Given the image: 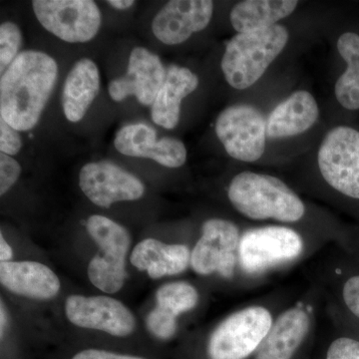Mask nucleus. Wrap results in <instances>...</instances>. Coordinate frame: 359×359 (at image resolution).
Instances as JSON below:
<instances>
[{"label":"nucleus","mask_w":359,"mask_h":359,"mask_svg":"<svg viewBox=\"0 0 359 359\" xmlns=\"http://www.w3.org/2000/svg\"><path fill=\"white\" fill-rule=\"evenodd\" d=\"M212 11L214 4L210 0H172L156 14L153 33L162 43H183L207 27Z\"/></svg>","instance_id":"obj_15"},{"label":"nucleus","mask_w":359,"mask_h":359,"mask_svg":"<svg viewBox=\"0 0 359 359\" xmlns=\"http://www.w3.org/2000/svg\"><path fill=\"white\" fill-rule=\"evenodd\" d=\"M299 2L292 0H245L231 9V25L238 33L266 29L287 18Z\"/></svg>","instance_id":"obj_22"},{"label":"nucleus","mask_w":359,"mask_h":359,"mask_svg":"<svg viewBox=\"0 0 359 359\" xmlns=\"http://www.w3.org/2000/svg\"><path fill=\"white\" fill-rule=\"evenodd\" d=\"M33 11L44 29L69 43H84L101 27L100 9L92 0H34Z\"/></svg>","instance_id":"obj_7"},{"label":"nucleus","mask_w":359,"mask_h":359,"mask_svg":"<svg viewBox=\"0 0 359 359\" xmlns=\"http://www.w3.org/2000/svg\"><path fill=\"white\" fill-rule=\"evenodd\" d=\"M108 4L118 9V11H125V9L133 6L135 1L133 0H109Z\"/></svg>","instance_id":"obj_33"},{"label":"nucleus","mask_w":359,"mask_h":359,"mask_svg":"<svg viewBox=\"0 0 359 359\" xmlns=\"http://www.w3.org/2000/svg\"><path fill=\"white\" fill-rule=\"evenodd\" d=\"M114 146L123 155L147 158L167 168L182 167L187 160L183 142L171 137L158 139L156 130L143 123L125 125L118 130Z\"/></svg>","instance_id":"obj_14"},{"label":"nucleus","mask_w":359,"mask_h":359,"mask_svg":"<svg viewBox=\"0 0 359 359\" xmlns=\"http://www.w3.org/2000/svg\"><path fill=\"white\" fill-rule=\"evenodd\" d=\"M198 86L199 79L192 71L182 66H170L151 109L153 122L163 128L174 129L179 123L182 101Z\"/></svg>","instance_id":"obj_20"},{"label":"nucleus","mask_w":359,"mask_h":359,"mask_svg":"<svg viewBox=\"0 0 359 359\" xmlns=\"http://www.w3.org/2000/svg\"><path fill=\"white\" fill-rule=\"evenodd\" d=\"M22 141L20 131L0 118V150L4 154L13 156L20 152Z\"/></svg>","instance_id":"obj_29"},{"label":"nucleus","mask_w":359,"mask_h":359,"mask_svg":"<svg viewBox=\"0 0 359 359\" xmlns=\"http://www.w3.org/2000/svg\"><path fill=\"white\" fill-rule=\"evenodd\" d=\"M69 359H148L141 355L135 354L117 353V351H109V349L83 348L73 354Z\"/></svg>","instance_id":"obj_31"},{"label":"nucleus","mask_w":359,"mask_h":359,"mask_svg":"<svg viewBox=\"0 0 359 359\" xmlns=\"http://www.w3.org/2000/svg\"><path fill=\"white\" fill-rule=\"evenodd\" d=\"M240 231L233 222L210 219L202 226V235L191 252V266L196 273H218L231 278L238 264Z\"/></svg>","instance_id":"obj_10"},{"label":"nucleus","mask_w":359,"mask_h":359,"mask_svg":"<svg viewBox=\"0 0 359 359\" xmlns=\"http://www.w3.org/2000/svg\"><path fill=\"white\" fill-rule=\"evenodd\" d=\"M149 332L160 340H169L178 330V318L156 306L146 318Z\"/></svg>","instance_id":"obj_26"},{"label":"nucleus","mask_w":359,"mask_h":359,"mask_svg":"<svg viewBox=\"0 0 359 359\" xmlns=\"http://www.w3.org/2000/svg\"><path fill=\"white\" fill-rule=\"evenodd\" d=\"M21 174V167L11 156L0 154V195L8 192L18 182Z\"/></svg>","instance_id":"obj_27"},{"label":"nucleus","mask_w":359,"mask_h":359,"mask_svg":"<svg viewBox=\"0 0 359 359\" xmlns=\"http://www.w3.org/2000/svg\"><path fill=\"white\" fill-rule=\"evenodd\" d=\"M228 197L238 212L256 221L297 223L306 214L301 198L282 180L271 175L238 174L229 185Z\"/></svg>","instance_id":"obj_2"},{"label":"nucleus","mask_w":359,"mask_h":359,"mask_svg":"<svg viewBox=\"0 0 359 359\" xmlns=\"http://www.w3.org/2000/svg\"><path fill=\"white\" fill-rule=\"evenodd\" d=\"M198 302L199 292L193 285L187 282L166 283L156 292V306L176 318L193 311Z\"/></svg>","instance_id":"obj_24"},{"label":"nucleus","mask_w":359,"mask_h":359,"mask_svg":"<svg viewBox=\"0 0 359 359\" xmlns=\"http://www.w3.org/2000/svg\"><path fill=\"white\" fill-rule=\"evenodd\" d=\"M318 106L308 91H297L273 110L266 120L269 138H287L304 133L316 122Z\"/></svg>","instance_id":"obj_19"},{"label":"nucleus","mask_w":359,"mask_h":359,"mask_svg":"<svg viewBox=\"0 0 359 359\" xmlns=\"http://www.w3.org/2000/svg\"><path fill=\"white\" fill-rule=\"evenodd\" d=\"M100 90V74L94 61H77L66 77L62 90L63 111L70 122L81 121Z\"/></svg>","instance_id":"obj_21"},{"label":"nucleus","mask_w":359,"mask_h":359,"mask_svg":"<svg viewBox=\"0 0 359 359\" xmlns=\"http://www.w3.org/2000/svg\"><path fill=\"white\" fill-rule=\"evenodd\" d=\"M340 56L346 61V70L335 84V96L348 110L359 109V35L347 32L337 41Z\"/></svg>","instance_id":"obj_23"},{"label":"nucleus","mask_w":359,"mask_h":359,"mask_svg":"<svg viewBox=\"0 0 359 359\" xmlns=\"http://www.w3.org/2000/svg\"><path fill=\"white\" fill-rule=\"evenodd\" d=\"M0 283L14 294L40 301L54 299L61 289L50 268L32 261L0 263Z\"/></svg>","instance_id":"obj_17"},{"label":"nucleus","mask_w":359,"mask_h":359,"mask_svg":"<svg viewBox=\"0 0 359 359\" xmlns=\"http://www.w3.org/2000/svg\"><path fill=\"white\" fill-rule=\"evenodd\" d=\"M86 228L99 248L98 254L88 264L90 283L101 292L116 294L128 278L126 257L131 247V236L121 224L100 215L89 217Z\"/></svg>","instance_id":"obj_4"},{"label":"nucleus","mask_w":359,"mask_h":359,"mask_svg":"<svg viewBox=\"0 0 359 359\" xmlns=\"http://www.w3.org/2000/svg\"><path fill=\"white\" fill-rule=\"evenodd\" d=\"M13 257V250L11 249V245L6 242L4 235L0 236V263H6V262H11Z\"/></svg>","instance_id":"obj_32"},{"label":"nucleus","mask_w":359,"mask_h":359,"mask_svg":"<svg viewBox=\"0 0 359 359\" xmlns=\"http://www.w3.org/2000/svg\"><path fill=\"white\" fill-rule=\"evenodd\" d=\"M166 75L167 71L156 54L144 47H136L130 53L126 74L111 81L108 91L116 102L135 96L142 105L152 106Z\"/></svg>","instance_id":"obj_13"},{"label":"nucleus","mask_w":359,"mask_h":359,"mask_svg":"<svg viewBox=\"0 0 359 359\" xmlns=\"http://www.w3.org/2000/svg\"><path fill=\"white\" fill-rule=\"evenodd\" d=\"M311 314L297 304L285 309L273 320L266 339L255 353V359H292L308 337Z\"/></svg>","instance_id":"obj_16"},{"label":"nucleus","mask_w":359,"mask_h":359,"mask_svg":"<svg viewBox=\"0 0 359 359\" xmlns=\"http://www.w3.org/2000/svg\"><path fill=\"white\" fill-rule=\"evenodd\" d=\"M341 299L346 308L359 320V275L349 276L344 280Z\"/></svg>","instance_id":"obj_30"},{"label":"nucleus","mask_w":359,"mask_h":359,"mask_svg":"<svg viewBox=\"0 0 359 359\" xmlns=\"http://www.w3.org/2000/svg\"><path fill=\"white\" fill-rule=\"evenodd\" d=\"M321 176L337 192L359 200V132L339 126L328 132L318 157Z\"/></svg>","instance_id":"obj_8"},{"label":"nucleus","mask_w":359,"mask_h":359,"mask_svg":"<svg viewBox=\"0 0 359 359\" xmlns=\"http://www.w3.org/2000/svg\"><path fill=\"white\" fill-rule=\"evenodd\" d=\"M22 41L20 28L11 21L0 26V72H4L20 55Z\"/></svg>","instance_id":"obj_25"},{"label":"nucleus","mask_w":359,"mask_h":359,"mask_svg":"<svg viewBox=\"0 0 359 359\" xmlns=\"http://www.w3.org/2000/svg\"><path fill=\"white\" fill-rule=\"evenodd\" d=\"M325 359H359V341L351 337L334 339L328 347Z\"/></svg>","instance_id":"obj_28"},{"label":"nucleus","mask_w":359,"mask_h":359,"mask_svg":"<svg viewBox=\"0 0 359 359\" xmlns=\"http://www.w3.org/2000/svg\"><path fill=\"white\" fill-rule=\"evenodd\" d=\"M273 314L262 306H248L224 318L208 341L210 359H247L256 353L273 323Z\"/></svg>","instance_id":"obj_5"},{"label":"nucleus","mask_w":359,"mask_h":359,"mask_svg":"<svg viewBox=\"0 0 359 359\" xmlns=\"http://www.w3.org/2000/svg\"><path fill=\"white\" fill-rule=\"evenodd\" d=\"M0 334H1V339H4V332L7 325V313L6 306L4 302H1V309H0Z\"/></svg>","instance_id":"obj_34"},{"label":"nucleus","mask_w":359,"mask_h":359,"mask_svg":"<svg viewBox=\"0 0 359 359\" xmlns=\"http://www.w3.org/2000/svg\"><path fill=\"white\" fill-rule=\"evenodd\" d=\"M58 77V65L42 51L21 52L0 78V115L18 131L36 126Z\"/></svg>","instance_id":"obj_1"},{"label":"nucleus","mask_w":359,"mask_h":359,"mask_svg":"<svg viewBox=\"0 0 359 359\" xmlns=\"http://www.w3.org/2000/svg\"><path fill=\"white\" fill-rule=\"evenodd\" d=\"M304 250L302 236L289 226L255 228L241 237L238 266L247 275L257 276L299 259Z\"/></svg>","instance_id":"obj_6"},{"label":"nucleus","mask_w":359,"mask_h":359,"mask_svg":"<svg viewBox=\"0 0 359 359\" xmlns=\"http://www.w3.org/2000/svg\"><path fill=\"white\" fill-rule=\"evenodd\" d=\"M289 41V32L276 25L266 29L238 33L228 42L222 59V71L230 86L249 88L263 76Z\"/></svg>","instance_id":"obj_3"},{"label":"nucleus","mask_w":359,"mask_h":359,"mask_svg":"<svg viewBox=\"0 0 359 359\" xmlns=\"http://www.w3.org/2000/svg\"><path fill=\"white\" fill-rule=\"evenodd\" d=\"M216 133L233 159L255 162L266 150V120L254 106L233 105L219 115Z\"/></svg>","instance_id":"obj_9"},{"label":"nucleus","mask_w":359,"mask_h":359,"mask_svg":"<svg viewBox=\"0 0 359 359\" xmlns=\"http://www.w3.org/2000/svg\"><path fill=\"white\" fill-rule=\"evenodd\" d=\"M79 187L94 205L101 208L139 200L145 193L140 179L108 161L84 165L80 170Z\"/></svg>","instance_id":"obj_12"},{"label":"nucleus","mask_w":359,"mask_h":359,"mask_svg":"<svg viewBox=\"0 0 359 359\" xmlns=\"http://www.w3.org/2000/svg\"><path fill=\"white\" fill-rule=\"evenodd\" d=\"M191 252L185 245H168L156 238L142 241L132 252L130 262L153 280L184 273L191 266Z\"/></svg>","instance_id":"obj_18"},{"label":"nucleus","mask_w":359,"mask_h":359,"mask_svg":"<svg viewBox=\"0 0 359 359\" xmlns=\"http://www.w3.org/2000/svg\"><path fill=\"white\" fill-rule=\"evenodd\" d=\"M67 320L77 327L128 337L136 328L134 314L124 304L106 295L73 294L65 302Z\"/></svg>","instance_id":"obj_11"}]
</instances>
